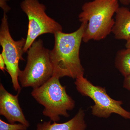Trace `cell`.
<instances>
[{
  "label": "cell",
  "mask_w": 130,
  "mask_h": 130,
  "mask_svg": "<svg viewBox=\"0 0 130 130\" xmlns=\"http://www.w3.org/2000/svg\"><path fill=\"white\" fill-rule=\"evenodd\" d=\"M87 25V21H83L74 32L66 33L61 31L54 35V46L50 52L53 69V76L75 79L84 76V69L79 58V50Z\"/></svg>",
  "instance_id": "1"
},
{
  "label": "cell",
  "mask_w": 130,
  "mask_h": 130,
  "mask_svg": "<svg viewBox=\"0 0 130 130\" xmlns=\"http://www.w3.org/2000/svg\"><path fill=\"white\" fill-rule=\"evenodd\" d=\"M120 0H93L84 3L78 15L79 21L88 22L83 41H100L112 32L115 23L113 17L118 8Z\"/></svg>",
  "instance_id": "2"
},
{
  "label": "cell",
  "mask_w": 130,
  "mask_h": 130,
  "mask_svg": "<svg viewBox=\"0 0 130 130\" xmlns=\"http://www.w3.org/2000/svg\"><path fill=\"white\" fill-rule=\"evenodd\" d=\"M58 77L53 76L46 83L33 89L31 94L37 101L44 107L42 113L50 120L57 122L60 116L66 118L68 111L72 110L75 102L67 93L66 87L60 83Z\"/></svg>",
  "instance_id": "3"
},
{
  "label": "cell",
  "mask_w": 130,
  "mask_h": 130,
  "mask_svg": "<svg viewBox=\"0 0 130 130\" xmlns=\"http://www.w3.org/2000/svg\"><path fill=\"white\" fill-rule=\"evenodd\" d=\"M50 51L41 40H36L27 51V63L20 71L18 79L23 88H36L45 83L53 76V69Z\"/></svg>",
  "instance_id": "4"
},
{
  "label": "cell",
  "mask_w": 130,
  "mask_h": 130,
  "mask_svg": "<svg viewBox=\"0 0 130 130\" xmlns=\"http://www.w3.org/2000/svg\"><path fill=\"white\" fill-rule=\"evenodd\" d=\"M78 91L82 95L92 99L94 105L91 107L92 114L98 118H107L116 113L126 119H130V112L123 108V102L111 98L105 88L95 86L84 77H78L74 82Z\"/></svg>",
  "instance_id": "5"
},
{
  "label": "cell",
  "mask_w": 130,
  "mask_h": 130,
  "mask_svg": "<svg viewBox=\"0 0 130 130\" xmlns=\"http://www.w3.org/2000/svg\"><path fill=\"white\" fill-rule=\"evenodd\" d=\"M23 11L28 17L29 24L27 37L24 47L26 53L36 39L44 34H52L63 31L60 24L48 16L46 6L38 0H23L20 5Z\"/></svg>",
  "instance_id": "6"
},
{
  "label": "cell",
  "mask_w": 130,
  "mask_h": 130,
  "mask_svg": "<svg viewBox=\"0 0 130 130\" xmlns=\"http://www.w3.org/2000/svg\"><path fill=\"white\" fill-rule=\"evenodd\" d=\"M26 39L22 38L20 40L14 41L9 32L8 16L4 12L1 20L0 28V44L2 47V55L6 68L12 79L14 90L20 93L21 90L19 83V73L20 71L19 67L20 60L24 61L23 57L24 53V47Z\"/></svg>",
  "instance_id": "7"
},
{
  "label": "cell",
  "mask_w": 130,
  "mask_h": 130,
  "mask_svg": "<svg viewBox=\"0 0 130 130\" xmlns=\"http://www.w3.org/2000/svg\"><path fill=\"white\" fill-rule=\"evenodd\" d=\"M19 93L13 95L9 93L0 84V115L6 119L11 124L18 122L29 126V121L26 119L19 103Z\"/></svg>",
  "instance_id": "8"
},
{
  "label": "cell",
  "mask_w": 130,
  "mask_h": 130,
  "mask_svg": "<svg viewBox=\"0 0 130 130\" xmlns=\"http://www.w3.org/2000/svg\"><path fill=\"white\" fill-rule=\"evenodd\" d=\"M84 111L80 108L72 119L67 122L58 123L44 121L37 125V130H85L87 125L85 120Z\"/></svg>",
  "instance_id": "9"
},
{
  "label": "cell",
  "mask_w": 130,
  "mask_h": 130,
  "mask_svg": "<svg viewBox=\"0 0 130 130\" xmlns=\"http://www.w3.org/2000/svg\"><path fill=\"white\" fill-rule=\"evenodd\" d=\"M115 14L112 32L116 39L127 41L130 38V10L125 7H119Z\"/></svg>",
  "instance_id": "10"
},
{
  "label": "cell",
  "mask_w": 130,
  "mask_h": 130,
  "mask_svg": "<svg viewBox=\"0 0 130 130\" xmlns=\"http://www.w3.org/2000/svg\"><path fill=\"white\" fill-rule=\"evenodd\" d=\"M116 68L125 77L130 75V49L118 51L115 60Z\"/></svg>",
  "instance_id": "11"
},
{
  "label": "cell",
  "mask_w": 130,
  "mask_h": 130,
  "mask_svg": "<svg viewBox=\"0 0 130 130\" xmlns=\"http://www.w3.org/2000/svg\"><path fill=\"white\" fill-rule=\"evenodd\" d=\"M28 128L21 123H8L0 119V130H27Z\"/></svg>",
  "instance_id": "12"
},
{
  "label": "cell",
  "mask_w": 130,
  "mask_h": 130,
  "mask_svg": "<svg viewBox=\"0 0 130 130\" xmlns=\"http://www.w3.org/2000/svg\"><path fill=\"white\" fill-rule=\"evenodd\" d=\"M9 0H0V6L1 8L3 9L4 13L9 11L10 10V7L7 5V2Z\"/></svg>",
  "instance_id": "13"
},
{
  "label": "cell",
  "mask_w": 130,
  "mask_h": 130,
  "mask_svg": "<svg viewBox=\"0 0 130 130\" xmlns=\"http://www.w3.org/2000/svg\"><path fill=\"white\" fill-rule=\"evenodd\" d=\"M123 87L130 91V75L125 77Z\"/></svg>",
  "instance_id": "14"
},
{
  "label": "cell",
  "mask_w": 130,
  "mask_h": 130,
  "mask_svg": "<svg viewBox=\"0 0 130 130\" xmlns=\"http://www.w3.org/2000/svg\"><path fill=\"white\" fill-rule=\"evenodd\" d=\"M0 69L3 72L7 71L5 60L1 54H0Z\"/></svg>",
  "instance_id": "15"
},
{
  "label": "cell",
  "mask_w": 130,
  "mask_h": 130,
  "mask_svg": "<svg viewBox=\"0 0 130 130\" xmlns=\"http://www.w3.org/2000/svg\"><path fill=\"white\" fill-rule=\"evenodd\" d=\"M120 2L124 5H128L129 4V0H120Z\"/></svg>",
  "instance_id": "16"
},
{
  "label": "cell",
  "mask_w": 130,
  "mask_h": 130,
  "mask_svg": "<svg viewBox=\"0 0 130 130\" xmlns=\"http://www.w3.org/2000/svg\"><path fill=\"white\" fill-rule=\"evenodd\" d=\"M125 47L126 48L130 49V38L126 41L125 44Z\"/></svg>",
  "instance_id": "17"
},
{
  "label": "cell",
  "mask_w": 130,
  "mask_h": 130,
  "mask_svg": "<svg viewBox=\"0 0 130 130\" xmlns=\"http://www.w3.org/2000/svg\"><path fill=\"white\" fill-rule=\"evenodd\" d=\"M129 4H130V0H129Z\"/></svg>",
  "instance_id": "18"
}]
</instances>
